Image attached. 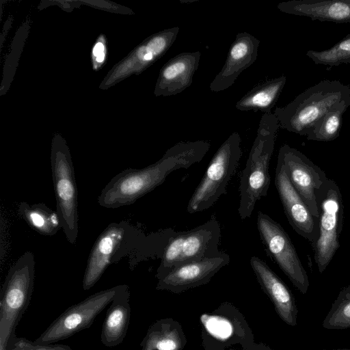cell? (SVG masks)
<instances>
[{
    "mask_svg": "<svg viewBox=\"0 0 350 350\" xmlns=\"http://www.w3.org/2000/svg\"><path fill=\"white\" fill-rule=\"evenodd\" d=\"M210 147L207 140L178 142L156 163L119 172L102 189L98 203L107 208L131 205L161 185L171 172L201 161Z\"/></svg>",
    "mask_w": 350,
    "mask_h": 350,
    "instance_id": "obj_1",
    "label": "cell"
},
{
    "mask_svg": "<svg viewBox=\"0 0 350 350\" xmlns=\"http://www.w3.org/2000/svg\"><path fill=\"white\" fill-rule=\"evenodd\" d=\"M279 128L273 113L262 114L245 167L240 176L238 213L242 220L251 216L257 201L267 194L271 183L269 163Z\"/></svg>",
    "mask_w": 350,
    "mask_h": 350,
    "instance_id": "obj_2",
    "label": "cell"
},
{
    "mask_svg": "<svg viewBox=\"0 0 350 350\" xmlns=\"http://www.w3.org/2000/svg\"><path fill=\"white\" fill-rule=\"evenodd\" d=\"M350 98V85L325 79L297 96L273 114L280 128L306 136L316 123L342 100Z\"/></svg>",
    "mask_w": 350,
    "mask_h": 350,
    "instance_id": "obj_3",
    "label": "cell"
},
{
    "mask_svg": "<svg viewBox=\"0 0 350 350\" xmlns=\"http://www.w3.org/2000/svg\"><path fill=\"white\" fill-rule=\"evenodd\" d=\"M146 238L127 221L112 222L100 233L91 250L83 278L82 286L87 291L100 280L107 267L129 256V265L139 260Z\"/></svg>",
    "mask_w": 350,
    "mask_h": 350,
    "instance_id": "obj_4",
    "label": "cell"
},
{
    "mask_svg": "<svg viewBox=\"0 0 350 350\" xmlns=\"http://www.w3.org/2000/svg\"><path fill=\"white\" fill-rule=\"evenodd\" d=\"M35 259L25 252L10 268L0 293V350H7L8 342L26 312L33 291Z\"/></svg>",
    "mask_w": 350,
    "mask_h": 350,
    "instance_id": "obj_5",
    "label": "cell"
},
{
    "mask_svg": "<svg viewBox=\"0 0 350 350\" xmlns=\"http://www.w3.org/2000/svg\"><path fill=\"white\" fill-rule=\"evenodd\" d=\"M221 227L213 217L206 223L187 232L174 234L165 245L156 278L161 279L175 268L191 262L214 258L218 250Z\"/></svg>",
    "mask_w": 350,
    "mask_h": 350,
    "instance_id": "obj_6",
    "label": "cell"
},
{
    "mask_svg": "<svg viewBox=\"0 0 350 350\" xmlns=\"http://www.w3.org/2000/svg\"><path fill=\"white\" fill-rule=\"evenodd\" d=\"M242 155L241 137L232 133L219 146L203 178L193 193L187 208L189 213L203 211L227 193V186Z\"/></svg>",
    "mask_w": 350,
    "mask_h": 350,
    "instance_id": "obj_7",
    "label": "cell"
},
{
    "mask_svg": "<svg viewBox=\"0 0 350 350\" xmlns=\"http://www.w3.org/2000/svg\"><path fill=\"white\" fill-rule=\"evenodd\" d=\"M51 163L56 211L67 241L75 245L79 232L77 187L69 149L60 137L53 142Z\"/></svg>",
    "mask_w": 350,
    "mask_h": 350,
    "instance_id": "obj_8",
    "label": "cell"
},
{
    "mask_svg": "<svg viewBox=\"0 0 350 350\" xmlns=\"http://www.w3.org/2000/svg\"><path fill=\"white\" fill-rule=\"evenodd\" d=\"M317 200L319 211V232L312 249L315 263L322 273L340 247L344 206L339 187L329 178L317 191Z\"/></svg>",
    "mask_w": 350,
    "mask_h": 350,
    "instance_id": "obj_9",
    "label": "cell"
},
{
    "mask_svg": "<svg viewBox=\"0 0 350 350\" xmlns=\"http://www.w3.org/2000/svg\"><path fill=\"white\" fill-rule=\"evenodd\" d=\"M257 228L267 255L305 295L310 286L308 276L288 234L279 223L261 211L257 214Z\"/></svg>",
    "mask_w": 350,
    "mask_h": 350,
    "instance_id": "obj_10",
    "label": "cell"
},
{
    "mask_svg": "<svg viewBox=\"0 0 350 350\" xmlns=\"http://www.w3.org/2000/svg\"><path fill=\"white\" fill-rule=\"evenodd\" d=\"M121 284L97 292L70 306L33 342L52 344L90 327L96 317L111 303Z\"/></svg>",
    "mask_w": 350,
    "mask_h": 350,
    "instance_id": "obj_11",
    "label": "cell"
},
{
    "mask_svg": "<svg viewBox=\"0 0 350 350\" xmlns=\"http://www.w3.org/2000/svg\"><path fill=\"white\" fill-rule=\"evenodd\" d=\"M283 166L291 184L317 219L319 211L317 193L327 180L325 173L297 149L282 145L278 161Z\"/></svg>",
    "mask_w": 350,
    "mask_h": 350,
    "instance_id": "obj_12",
    "label": "cell"
},
{
    "mask_svg": "<svg viewBox=\"0 0 350 350\" xmlns=\"http://www.w3.org/2000/svg\"><path fill=\"white\" fill-rule=\"evenodd\" d=\"M275 185L289 224L313 247L318 238L319 219L312 215L289 180L283 166L278 162L275 169Z\"/></svg>",
    "mask_w": 350,
    "mask_h": 350,
    "instance_id": "obj_13",
    "label": "cell"
},
{
    "mask_svg": "<svg viewBox=\"0 0 350 350\" xmlns=\"http://www.w3.org/2000/svg\"><path fill=\"white\" fill-rule=\"evenodd\" d=\"M229 262V255L222 252L220 255L214 258L184 264L158 280L156 288L180 293L205 284Z\"/></svg>",
    "mask_w": 350,
    "mask_h": 350,
    "instance_id": "obj_14",
    "label": "cell"
},
{
    "mask_svg": "<svg viewBox=\"0 0 350 350\" xmlns=\"http://www.w3.org/2000/svg\"><path fill=\"white\" fill-rule=\"evenodd\" d=\"M259 45L260 41L252 34L237 33L224 65L209 85L211 91L219 92L229 88L239 75L256 61Z\"/></svg>",
    "mask_w": 350,
    "mask_h": 350,
    "instance_id": "obj_15",
    "label": "cell"
},
{
    "mask_svg": "<svg viewBox=\"0 0 350 350\" xmlns=\"http://www.w3.org/2000/svg\"><path fill=\"white\" fill-rule=\"evenodd\" d=\"M250 262L258 283L273 304L278 316L287 325L296 326L298 310L291 291L262 259L254 256Z\"/></svg>",
    "mask_w": 350,
    "mask_h": 350,
    "instance_id": "obj_16",
    "label": "cell"
},
{
    "mask_svg": "<svg viewBox=\"0 0 350 350\" xmlns=\"http://www.w3.org/2000/svg\"><path fill=\"white\" fill-rule=\"evenodd\" d=\"M200 57L198 51L181 53L170 59L160 70L155 96H174L189 88L198 68Z\"/></svg>",
    "mask_w": 350,
    "mask_h": 350,
    "instance_id": "obj_17",
    "label": "cell"
},
{
    "mask_svg": "<svg viewBox=\"0 0 350 350\" xmlns=\"http://www.w3.org/2000/svg\"><path fill=\"white\" fill-rule=\"evenodd\" d=\"M282 12L312 21L350 23V0H291L277 5Z\"/></svg>",
    "mask_w": 350,
    "mask_h": 350,
    "instance_id": "obj_18",
    "label": "cell"
},
{
    "mask_svg": "<svg viewBox=\"0 0 350 350\" xmlns=\"http://www.w3.org/2000/svg\"><path fill=\"white\" fill-rule=\"evenodd\" d=\"M130 289L121 284L112 300L103 324L100 340L108 347L120 345L124 339L131 319Z\"/></svg>",
    "mask_w": 350,
    "mask_h": 350,
    "instance_id": "obj_19",
    "label": "cell"
},
{
    "mask_svg": "<svg viewBox=\"0 0 350 350\" xmlns=\"http://www.w3.org/2000/svg\"><path fill=\"white\" fill-rule=\"evenodd\" d=\"M286 77H279L258 83L236 103V108L242 111L271 113L286 84Z\"/></svg>",
    "mask_w": 350,
    "mask_h": 350,
    "instance_id": "obj_20",
    "label": "cell"
},
{
    "mask_svg": "<svg viewBox=\"0 0 350 350\" xmlns=\"http://www.w3.org/2000/svg\"><path fill=\"white\" fill-rule=\"evenodd\" d=\"M178 32V27H170L148 38L133 53L132 68L142 71L161 58L172 46Z\"/></svg>",
    "mask_w": 350,
    "mask_h": 350,
    "instance_id": "obj_21",
    "label": "cell"
},
{
    "mask_svg": "<svg viewBox=\"0 0 350 350\" xmlns=\"http://www.w3.org/2000/svg\"><path fill=\"white\" fill-rule=\"evenodd\" d=\"M185 342L176 322L162 319L154 323L142 340L141 350H181Z\"/></svg>",
    "mask_w": 350,
    "mask_h": 350,
    "instance_id": "obj_22",
    "label": "cell"
},
{
    "mask_svg": "<svg viewBox=\"0 0 350 350\" xmlns=\"http://www.w3.org/2000/svg\"><path fill=\"white\" fill-rule=\"evenodd\" d=\"M18 214L35 231L42 235L53 236L62 228L57 211L45 204H29L21 202L18 206Z\"/></svg>",
    "mask_w": 350,
    "mask_h": 350,
    "instance_id": "obj_23",
    "label": "cell"
},
{
    "mask_svg": "<svg viewBox=\"0 0 350 350\" xmlns=\"http://www.w3.org/2000/svg\"><path fill=\"white\" fill-rule=\"evenodd\" d=\"M349 106L350 98L340 103L316 123L306 135V139L318 142H330L336 139L340 134L343 114Z\"/></svg>",
    "mask_w": 350,
    "mask_h": 350,
    "instance_id": "obj_24",
    "label": "cell"
},
{
    "mask_svg": "<svg viewBox=\"0 0 350 350\" xmlns=\"http://www.w3.org/2000/svg\"><path fill=\"white\" fill-rule=\"evenodd\" d=\"M322 325L327 329L350 328V286L340 290Z\"/></svg>",
    "mask_w": 350,
    "mask_h": 350,
    "instance_id": "obj_25",
    "label": "cell"
},
{
    "mask_svg": "<svg viewBox=\"0 0 350 350\" xmlns=\"http://www.w3.org/2000/svg\"><path fill=\"white\" fill-rule=\"evenodd\" d=\"M306 56L316 64L336 66L350 64V33L328 49L308 51Z\"/></svg>",
    "mask_w": 350,
    "mask_h": 350,
    "instance_id": "obj_26",
    "label": "cell"
},
{
    "mask_svg": "<svg viewBox=\"0 0 350 350\" xmlns=\"http://www.w3.org/2000/svg\"><path fill=\"white\" fill-rule=\"evenodd\" d=\"M201 321L207 332L217 339L226 340L232 334V325L224 317L203 314Z\"/></svg>",
    "mask_w": 350,
    "mask_h": 350,
    "instance_id": "obj_27",
    "label": "cell"
},
{
    "mask_svg": "<svg viewBox=\"0 0 350 350\" xmlns=\"http://www.w3.org/2000/svg\"><path fill=\"white\" fill-rule=\"evenodd\" d=\"M7 350H72L69 346L62 344H37L25 338L14 336L10 340Z\"/></svg>",
    "mask_w": 350,
    "mask_h": 350,
    "instance_id": "obj_28",
    "label": "cell"
},
{
    "mask_svg": "<svg viewBox=\"0 0 350 350\" xmlns=\"http://www.w3.org/2000/svg\"><path fill=\"white\" fill-rule=\"evenodd\" d=\"M104 45L101 42L96 44L93 49V55L96 57L98 62H102L105 59Z\"/></svg>",
    "mask_w": 350,
    "mask_h": 350,
    "instance_id": "obj_29",
    "label": "cell"
},
{
    "mask_svg": "<svg viewBox=\"0 0 350 350\" xmlns=\"http://www.w3.org/2000/svg\"><path fill=\"white\" fill-rule=\"evenodd\" d=\"M322 350H328V349H322ZM329 350H350L349 349L343 348V349H329Z\"/></svg>",
    "mask_w": 350,
    "mask_h": 350,
    "instance_id": "obj_30",
    "label": "cell"
}]
</instances>
